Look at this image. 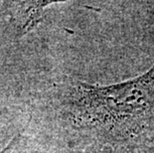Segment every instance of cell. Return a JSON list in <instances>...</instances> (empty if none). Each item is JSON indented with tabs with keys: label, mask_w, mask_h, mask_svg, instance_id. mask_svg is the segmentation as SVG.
I'll return each instance as SVG.
<instances>
[{
	"label": "cell",
	"mask_w": 154,
	"mask_h": 153,
	"mask_svg": "<svg viewBox=\"0 0 154 153\" xmlns=\"http://www.w3.org/2000/svg\"><path fill=\"white\" fill-rule=\"evenodd\" d=\"M76 125L130 134L154 121V67L143 76L110 87L78 83L68 97Z\"/></svg>",
	"instance_id": "cell-1"
},
{
	"label": "cell",
	"mask_w": 154,
	"mask_h": 153,
	"mask_svg": "<svg viewBox=\"0 0 154 153\" xmlns=\"http://www.w3.org/2000/svg\"><path fill=\"white\" fill-rule=\"evenodd\" d=\"M52 3L51 1L3 2L10 35L17 39L33 30L43 19L45 8Z\"/></svg>",
	"instance_id": "cell-2"
},
{
	"label": "cell",
	"mask_w": 154,
	"mask_h": 153,
	"mask_svg": "<svg viewBox=\"0 0 154 153\" xmlns=\"http://www.w3.org/2000/svg\"><path fill=\"white\" fill-rule=\"evenodd\" d=\"M1 77H0V115L4 112V99H3V89L1 84ZM0 153H24V138L21 134L15 135L12 140L5 146Z\"/></svg>",
	"instance_id": "cell-3"
}]
</instances>
